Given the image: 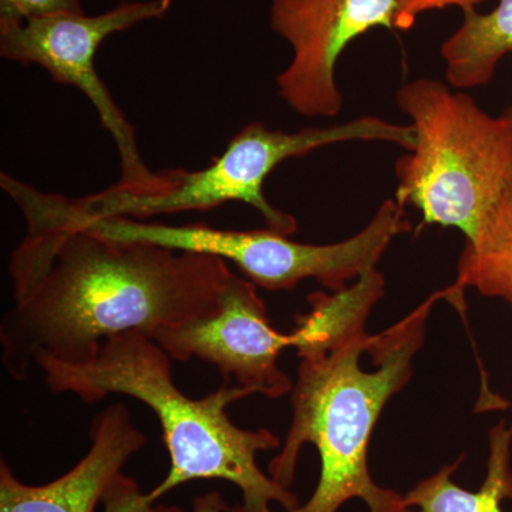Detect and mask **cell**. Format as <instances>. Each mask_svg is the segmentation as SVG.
Returning a JSON list of instances; mask_svg holds the SVG:
<instances>
[{
	"label": "cell",
	"mask_w": 512,
	"mask_h": 512,
	"mask_svg": "<svg viewBox=\"0 0 512 512\" xmlns=\"http://www.w3.org/2000/svg\"><path fill=\"white\" fill-rule=\"evenodd\" d=\"M367 508L370 512H414L404 504L403 495L393 490H387V488H383L379 498L375 503L367 505Z\"/></svg>",
	"instance_id": "cell-17"
},
{
	"label": "cell",
	"mask_w": 512,
	"mask_h": 512,
	"mask_svg": "<svg viewBox=\"0 0 512 512\" xmlns=\"http://www.w3.org/2000/svg\"><path fill=\"white\" fill-rule=\"evenodd\" d=\"M467 288L512 306V183L487 212L477 234L467 239L446 299L461 305Z\"/></svg>",
	"instance_id": "cell-12"
},
{
	"label": "cell",
	"mask_w": 512,
	"mask_h": 512,
	"mask_svg": "<svg viewBox=\"0 0 512 512\" xmlns=\"http://www.w3.org/2000/svg\"><path fill=\"white\" fill-rule=\"evenodd\" d=\"M171 0L121 2L97 16L60 13L25 22H0V56L30 66L37 64L55 82L77 87L97 111L120 156V180L113 187L131 194H156L174 185V170L153 171L138 151L136 130L100 79L94 57L101 43L138 23L163 19Z\"/></svg>",
	"instance_id": "cell-7"
},
{
	"label": "cell",
	"mask_w": 512,
	"mask_h": 512,
	"mask_svg": "<svg viewBox=\"0 0 512 512\" xmlns=\"http://www.w3.org/2000/svg\"><path fill=\"white\" fill-rule=\"evenodd\" d=\"M345 141H387L412 151L416 133L412 124L399 126L379 117L365 116L332 127H306L296 133L269 130L264 123H249L231 138L220 157L198 171L174 168V185L156 194L109 190L67 201L76 220L124 217L144 221L157 215L210 211L228 202L251 205L266 227L291 237L298 222L266 200L264 183L279 164L305 157L319 148Z\"/></svg>",
	"instance_id": "cell-5"
},
{
	"label": "cell",
	"mask_w": 512,
	"mask_h": 512,
	"mask_svg": "<svg viewBox=\"0 0 512 512\" xmlns=\"http://www.w3.org/2000/svg\"><path fill=\"white\" fill-rule=\"evenodd\" d=\"M224 507V503L217 497V495H208L207 498H201L195 503V512H217ZM148 512H181L177 508L165 507H151Z\"/></svg>",
	"instance_id": "cell-18"
},
{
	"label": "cell",
	"mask_w": 512,
	"mask_h": 512,
	"mask_svg": "<svg viewBox=\"0 0 512 512\" xmlns=\"http://www.w3.org/2000/svg\"><path fill=\"white\" fill-rule=\"evenodd\" d=\"M481 2L484 0H396L394 26L399 30H409L421 13L448 8V6H458L463 10L474 9V6Z\"/></svg>",
	"instance_id": "cell-16"
},
{
	"label": "cell",
	"mask_w": 512,
	"mask_h": 512,
	"mask_svg": "<svg viewBox=\"0 0 512 512\" xmlns=\"http://www.w3.org/2000/svg\"><path fill=\"white\" fill-rule=\"evenodd\" d=\"M60 13H84L82 0H0V22H25Z\"/></svg>",
	"instance_id": "cell-15"
},
{
	"label": "cell",
	"mask_w": 512,
	"mask_h": 512,
	"mask_svg": "<svg viewBox=\"0 0 512 512\" xmlns=\"http://www.w3.org/2000/svg\"><path fill=\"white\" fill-rule=\"evenodd\" d=\"M151 339L175 360L197 357L214 365L225 380L235 379L252 394L276 400L292 392L291 377L279 367L291 335L271 325L256 285L234 272L214 312L157 329Z\"/></svg>",
	"instance_id": "cell-9"
},
{
	"label": "cell",
	"mask_w": 512,
	"mask_h": 512,
	"mask_svg": "<svg viewBox=\"0 0 512 512\" xmlns=\"http://www.w3.org/2000/svg\"><path fill=\"white\" fill-rule=\"evenodd\" d=\"M511 440L512 427L500 423L491 430L487 477L480 490H464L451 480L463 461L460 457L403 495L404 504L419 512H504L501 503L512 497Z\"/></svg>",
	"instance_id": "cell-13"
},
{
	"label": "cell",
	"mask_w": 512,
	"mask_h": 512,
	"mask_svg": "<svg viewBox=\"0 0 512 512\" xmlns=\"http://www.w3.org/2000/svg\"><path fill=\"white\" fill-rule=\"evenodd\" d=\"M440 53L451 86L470 89L490 83L498 62L512 53V0H500L490 13L464 10L463 23Z\"/></svg>",
	"instance_id": "cell-14"
},
{
	"label": "cell",
	"mask_w": 512,
	"mask_h": 512,
	"mask_svg": "<svg viewBox=\"0 0 512 512\" xmlns=\"http://www.w3.org/2000/svg\"><path fill=\"white\" fill-rule=\"evenodd\" d=\"M384 278L373 269L342 291L308 296L311 311L298 316L289 333L299 357L322 355L353 336L365 333L367 316L384 295Z\"/></svg>",
	"instance_id": "cell-11"
},
{
	"label": "cell",
	"mask_w": 512,
	"mask_h": 512,
	"mask_svg": "<svg viewBox=\"0 0 512 512\" xmlns=\"http://www.w3.org/2000/svg\"><path fill=\"white\" fill-rule=\"evenodd\" d=\"M90 439L86 456L52 483L23 484L2 460L0 512H94L127 461L146 446V436L127 406L114 403L94 417Z\"/></svg>",
	"instance_id": "cell-10"
},
{
	"label": "cell",
	"mask_w": 512,
	"mask_h": 512,
	"mask_svg": "<svg viewBox=\"0 0 512 512\" xmlns=\"http://www.w3.org/2000/svg\"><path fill=\"white\" fill-rule=\"evenodd\" d=\"M66 214L73 224L101 237L218 256L232 262L252 284L266 291H291L308 278L330 291H342L353 278L376 269L390 242L412 228L403 205L394 198L384 201L355 237L330 245L299 244L268 228L231 231L200 222L167 225L124 217L80 221L67 207Z\"/></svg>",
	"instance_id": "cell-6"
},
{
	"label": "cell",
	"mask_w": 512,
	"mask_h": 512,
	"mask_svg": "<svg viewBox=\"0 0 512 512\" xmlns=\"http://www.w3.org/2000/svg\"><path fill=\"white\" fill-rule=\"evenodd\" d=\"M396 0H272L271 28L292 47L276 77L279 96L308 119H333L343 106L336 64L356 37L396 29Z\"/></svg>",
	"instance_id": "cell-8"
},
{
	"label": "cell",
	"mask_w": 512,
	"mask_h": 512,
	"mask_svg": "<svg viewBox=\"0 0 512 512\" xmlns=\"http://www.w3.org/2000/svg\"><path fill=\"white\" fill-rule=\"evenodd\" d=\"M36 367L53 393H73L84 403L123 394L153 410L171 467L146 495L148 504L190 481L222 480L241 491L242 504L234 512H274L272 503L286 512L299 507L298 497L256 463L259 451L279 447L278 437L266 429H241L228 417V407L252 393L225 380L201 399L185 396L174 383L170 356L147 333L133 330L107 339L99 355L83 365L40 359Z\"/></svg>",
	"instance_id": "cell-2"
},
{
	"label": "cell",
	"mask_w": 512,
	"mask_h": 512,
	"mask_svg": "<svg viewBox=\"0 0 512 512\" xmlns=\"http://www.w3.org/2000/svg\"><path fill=\"white\" fill-rule=\"evenodd\" d=\"M396 103L412 119L416 144L396 163L394 200L417 208L424 224L473 238L512 183V106L490 116L473 97L433 79L404 84Z\"/></svg>",
	"instance_id": "cell-4"
},
{
	"label": "cell",
	"mask_w": 512,
	"mask_h": 512,
	"mask_svg": "<svg viewBox=\"0 0 512 512\" xmlns=\"http://www.w3.org/2000/svg\"><path fill=\"white\" fill-rule=\"evenodd\" d=\"M25 237L9 261L15 305L0 323L2 365L29 379L40 359L83 365L107 339L148 336L218 308L231 269L218 256L101 237L67 218L63 195L0 174Z\"/></svg>",
	"instance_id": "cell-1"
},
{
	"label": "cell",
	"mask_w": 512,
	"mask_h": 512,
	"mask_svg": "<svg viewBox=\"0 0 512 512\" xmlns=\"http://www.w3.org/2000/svg\"><path fill=\"white\" fill-rule=\"evenodd\" d=\"M441 298L446 291L379 335L360 333L328 353L299 357L291 429L269 474L291 487L302 447L311 443L319 453L320 477L308 503L291 512H338L352 498L370 505L382 494L367 467L370 437L383 407L412 377L427 318Z\"/></svg>",
	"instance_id": "cell-3"
}]
</instances>
